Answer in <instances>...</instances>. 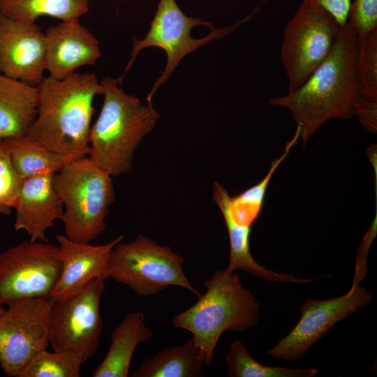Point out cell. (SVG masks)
Listing matches in <instances>:
<instances>
[{
	"label": "cell",
	"instance_id": "cell-7",
	"mask_svg": "<svg viewBox=\"0 0 377 377\" xmlns=\"http://www.w3.org/2000/svg\"><path fill=\"white\" fill-rule=\"evenodd\" d=\"M235 27L214 29L202 19L186 16L175 0H160L145 37L142 40L133 37L130 59L118 80L121 83L142 50L148 47L163 49L167 56L166 66L147 95V103H151L156 90L168 80L183 57L209 41L223 37Z\"/></svg>",
	"mask_w": 377,
	"mask_h": 377
},
{
	"label": "cell",
	"instance_id": "cell-11",
	"mask_svg": "<svg viewBox=\"0 0 377 377\" xmlns=\"http://www.w3.org/2000/svg\"><path fill=\"white\" fill-rule=\"evenodd\" d=\"M6 305L0 313V365L8 376L16 377L36 353L50 345L53 301L24 298Z\"/></svg>",
	"mask_w": 377,
	"mask_h": 377
},
{
	"label": "cell",
	"instance_id": "cell-17",
	"mask_svg": "<svg viewBox=\"0 0 377 377\" xmlns=\"http://www.w3.org/2000/svg\"><path fill=\"white\" fill-rule=\"evenodd\" d=\"M230 197L228 190L223 185L214 182L212 199L223 214L230 241V260L226 269L230 272L246 271L271 281L300 284L312 282L314 279H300L293 275L273 272L261 266L253 259L249 243L251 227L239 224L232 218L228 210Z\"/></svg>",
	"mask_w": 377,
	"mask_h": 377
},
{
	"label": "cell",
	"instance_id": "cell-19",
	"mask_svg": "<svg viewBox=\"0 0 377 377\" xmlns=\"http://www.w3.org/2000/svg\"><path fill=\"white\" fill-rule=\"evenodd\" d=\"M145 313L131 312L112 330L109 350L94 371V377H127L137 346L151 338Z\"/></svg>",
	"mask_w": 377,
	"mask_h": 377
},
{
	"label": "cell",
	"instance_id": "cell-21",
	"mask_svg": "<svg viewBox=\"0 0 377 377\" xmlns=\"http://www.w3.org/2000/svg\"><path fill=\"white\" fill-rule=\"evenodd\" d=\"M90 0H0V13L11 19L35 22L41 16L62 22L78 20Z\"/></svg>",
	"mask_w": 377,
	"mask_h": 377
},
{
	"label": "cell",
	"instance_id": "cell-3",
	"mask_svg": "<svg viewBox=\"0 0 377 377\" xmlns=\"http://www.w3.org/2000/svg\"><path fill=\"white\" fill-rule=\"evenodd\" d=\"M104 96L99 115L91 127L88 157L111 177L129 172L134 152L160 117L151 103L126 94L118 79L101 82Z\"/></svg>",
	"mask_w": 377,
	"mask_h": 377
},
{
	"label": "cell",
	"instance_id": "cell-31",
	"mask_svg": "<svg viewBox=\"0 0 377 377\" xmlns=\"http://www.w3.org/2000/svg\"><path fill=\"white\" fill-rule=\"evenodd\" d=\"M4 309H5V308H3V307L2 306V305L0 304V313H1V312H3Z\"/></svg>",
	"mask_w": 377,
	"mask_h": 377
},
{
	"label": "cell",
	"instance_id": "cell-6",
	"mask_svg": "<svg viewBox=\"0 0 377 377\" xmlns=\"http://www.w3.org/2000/svg\"><path fill=\"white\" fill-rule=\"evenodd\" d=\"M184 258L170 246L138 235L130 242H120L113 249L109 276L127 286L138 296L158 295L170 286L201 295L186 276Z\"/></svg>",
	"mask_w": 377,
	"mask_h": 377
},
{
	"label": "cell",
	"instance_id": "cell-20",
	"mask_svg": "<svg viewBox=\"0 0 377 377\" xmlns=\"http://www.w3.org/2000/svg\"><path fill=\"white\" fill-rule=\"evenodd\" d=\"M205 360L193 337L145 360L132 377H201Z\"/></svg>",
	"mask_w": 377,
	"mask_h": 377
},
{
	"label": "cell",
	"instance_id": "cell-16",
	"mask_svg": "<svg viewBox=\"0 0 377 377\" xmlns=\"http://www.w3.org/2000/svg\"><path fill=\"white\" fill-rule=\"evenodd\" d=\"M54 173H46L23 180L14 208V228L25 230L31 242H48L45 233L56 220L61 219L64 205L53 183Z\"/></svg>",
	"mask_w": 377,
	"mask_h": 377
},
{
	"label": "cell",
	"instance_id": "cell-23",
	"mask_svg": "<svg viewBox=\"0 0 377 377\" xmlns=\"http://www.w3.org/2000/svg\"><path fill=\"white\" fill-rule=\"evenodd\" d=\"M300 137V131L297 128L294 137L286 143L283 153L272 161L269 170L263 179L241 193L230 198L228 210L235 221L252 227L263 209L267 189L274 172L287 158Z\"/></svg>",
	"mask_w": 377,
	"mask_h": 377
},
{
	"label": "cell",
	"instance_id": "cell-8",
	"mask_svg": "<svg viewBox=\"0 0 377 377\" xmlns=\"http://www.w3.org/2000/svg\"><path fill=\"white\" fill-rule=\"evenodd\" d=\"M340 25L323 8L303 0L283 30L281 60L288 91L298 89L329 56Z\"/></svg>",
	"mask_w": 377,
	"mask_h": 377
},
{
	"label": "cell",
	"instance_id": "cell-25",
	"mask_svg": "<svg viewBox=\"0 0 377 377\" xmlns=\"http://www.w3.org/2000/svg\"><path fill=\"white\" fill-rule=\"evenodd\" d=\"M82 364V359L73 353L49 352L44 348L29 360L16 377H79Z\"/></svg>",
	"mask_w": 377,
	"mask_h": 377
},
{
	"label": "cell",
	"instance_id": "cell-14",
	"mask_svg": "<svg viewBox=\"0 0 377 377\" xmlns=\"http://www.w3.org/2000/svg\"><path fill=\"white\" fill-rule=\"evenodd\" d=\"M119 235L110 242L94 246L57 235L61 270L51 293L53 302L75 294L96 279L106 281L109 276V262L114 247L123 239Z\"/></svg>",
	"mask_w": 377,
	"mask_h": 377
},
{
	"label": "cell",
	"instance_id": "cell-4",
	"mask_svg": "<svg viewBox=\"0 0 377 377\" xmlns=\"http://www.w3.org/2000/svg\"><path fill=\"white\" fill-rule=\"evenodd\" d=\"M206 291L191 307L172 318L175 327L192 334L206 364L225 331H244L258 324L259 303L238 274L218 269L204 282Z\"/></svg>",
	"mask_w": 377,
	"mask_h": 377
},
{
	"label": "cell",
	"instance_id": "cell-15",
	"mask_svg": "<svg viewBox=\"0 0 377 377\" xmlns=\"http://www.w3.org/2000/svg\"><path fill=\"white\" fill-rule=\"evenodd\" d=\"M45 70L61 80L84 66L94 64L101 56L99 42L78 20L61 22L45 33Z\"/></svg>",
	"mask_w": 377,
	"mask_h": 377
},
{
	"label": "cell",
	"instance_id": "cell-9",
	"mask_svg": "<svg viewBox=\"0 0 377 377\" xmlns=\"http://www.w3.org/2000/svg\"><path fill=\"white\" fill-rule=\"evenodd\" d=\"M61 270L58 246L29 240L10 247L0 254V304L50 299Z\"/></svg>",
	"mask_w": 377,
	"mask_h": 377
},
{
	"label": "cell",
	"instance_id": "cell-27",
	"mask_svg": "<svg viewBox=\"0 0 377 377\" xmlns=\"http://www.w3.org/2000/svg\"><path fill=\"white\" fill-rule=\"evenodd\" d=\"M23 180L13 164L8 143L0 140V214H11Z\"/></svg>",
	"mask_w": 377,
	"mask_h": 377
},
{
	"label": "cell",
	"instance_id": "cell-5",
	"mask_svg": "<svg viewBox=\"0 0 377 377\" xmlns=\"http://www.w3.org/2000/svg\"><path fill=\"white\" fill-rule=\"evenodd\" d=\"M53 183L64 205V235L90 243L105 230L108 207L115 201L112 177L85 156L66 163Z\"/></svg>",
	"mask_w": 377,
	"mask_h": 377
},
{
	"label": "cell",
	"instance_id": "cell-2",
	"mask_svg": "<svg viewBox=\"0 0 377 377\" xmlns=\"http://www.w3.org/2000/svg\"><path fill=\"white\" fill-rule=\"evenodd\" d=\"M37 88V114L27 135L66 162L87 156L94 100L103 93L95 75L75 72L61 80L44 77Z\"/></svg>",
	"mask_w": 377,
	"mask_h": 377
},
{
	"label": "cell",
	"instance_id": "cell-29",
	"mask_svg": "<svg viewBox=\"0 0 377 377\" xmlns=\"http://www.w3.org/2000/svg\"><path fill=\"white\" fill-rule=\"evenodd\" d=\"M355 116L369 131L376 132L377 101L369 100L362 96L355 108Z\"/></svg>",
	"mask_w": 377,
	"mask_h": 377
},
{
	"label": "cell",
	"instance_id": "cell-24",
	"mask_svg": "<svg viewBox=\"0 0 377 377\" xmlns=\"http://www.w3.org/2000/svg\"><path fill=\"white\" fill-rule=\"evenodd\" d=\"M226 362L230 377H313L318 373L316 369L265 366L256 361L239 340L231 343Z\"/></svg>",
	"mask_w": 377,
	"mask_h": 377
},
{
	"label": "cell",
	"instance_id": "cell-30",
	"mask_svg": "<svg viewBox=\"0 0 377 377\" xmlns=\"http://www.w3.org/2000/svg\"><path fill=\"white\" fill-rule=\"evenodd\" d=\"M326 10L336 20L339 25L348 22L351 6V0H309Z\"/></svg>",
	"mask_w": 377,
	"mask_h": 377
},
{
	"label": "cell",
	"instance_id": "cell-13",
	"mask_svg": "<svg viewBox=\"0 0 377 377\" xmlns=\"http://www.w3.org/2000/svg\"><path fill=\"white\" fill-rule=\"evenodd\" d=\"M45 35L35 22L0 13V72L33 86L44 77Z\"/></svg>",
	"mask_w": 377,
	"mask_h": 377
},
{
	"label": "cell",
	"instance_id": "cell-22",
	"mask_svg": "<svg viewBox=\"0 0 377 377\" xmlns=\"http://www.w3.org/2000/svg\"><path fill=\"white\" fill-rule=\"evenodd\" d=\"M13 164L24 179L46 173H55L67 163L60 155L31 139L28 135L6 140Z\"/></svg>",
	"mask_w": 377,
	"mask_h": 377
},
{
	"label": "cell",
	"instance_id": "cell-1",
	"mask_svg": "<svg viewBox=\"0 0 377 377\" xmlns=\"http://www.w3.org/2000/svg\"><path fill=\"white\" fill-rule=\"evenodd\" d=\"M356 52L357 36L347 22L340 26L329 56L309 77L294 91L270 99L290 111L304 145L328 120L355 116L362 97Z\"/></svg>",
	"mask_w": 377,
	"mask_h": 377
},
{
	"label": "cell",
	"instance_id": "cell-28",
	"mask_svg": "<svg viewBox=\"0 0 377 377\" xmlns=\"http://www.w3.org/2000/svg\"><path fill=\"white\" fill-rule=\"evenodd\" d=\"M348 22L357 36L377 28V0H354Z\"/></svg>",
	"mask_w": 377,
	"mask_h": 377
},
{
	"label": "cell",
	"instance_id": "cell-12",
	"mask_svg": "<svg viewBox=\"0 0 377 377\" xmlns=\"http://www.w3.org/2000/svg\"><path fill=\"white\" fill-rule=\"evenodd\" d=\"M359 281L355 278L350 290L344 295L306 300L300 307L301 317L297 323L267 354L285 360L302 358L337 323L371 302V292L360 287Z\"/></svg>",
	"mask_w": 377,
	"mask_h": 377
},
{
	"label": "cell",
	"instance_id": "cell-18",
	"mask_svg": "<svg viewBox=\"0 0 377 377\" xmlns=\"http://www.w3.org/2000/svg\"><path fill=\"white\" fill-rule=\"evenodd\" d=\"M37 106V86L0 74V140L27 135Z\"/></svg>",
	"mask_w": 377,
	"mask_h": 377
},
{
	"label": "cell",
	"instance_id": "cell-10",
	"mask_svg": "<svg viewBox=\"0 0 377 377\" xmlns=\"http://www.w3.org/2000/svg\"><path fill=\"white\" fill-rule=\"evenodd\" d=\"M105 281L96 279L66 299L53 302L50 345L77 355L84 363L97 351L103 323L100 303Z\"/></svg>",
	"mask_w": 377,
	"mask_h": 377
},
{
	"label": "cell",
	"instance_id": "cell-26",
	"mask_svg": "<svg viewBox=\"0 0 377 377\" xmlns=\"http://www.w3.org/2000/svg\"><path fill=\"white\" fill-rule=\"evenodd\" d=\"M355 68L362 96L377 101V28L357 36Z\"/></svg>",
	"mask_w": 377,
	"mask_h": 377
}]
</instances>
